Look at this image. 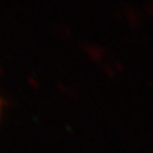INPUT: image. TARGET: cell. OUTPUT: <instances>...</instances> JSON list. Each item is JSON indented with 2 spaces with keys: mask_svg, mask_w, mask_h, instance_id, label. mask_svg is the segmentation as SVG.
<instances>
[{
  "mask_svg": "<svg viewBox=\"0 0 153 153\" xmlns=\"http://www.w3.org/2000/svg\"><path fill=\"white\" fill-rule=\"evenodd\" d=\"M0 112H1V103H0Z\"/></svg>",
  "mask_w": 153,
  "mask_h": 153,
  "instance_id": "cell-1",
  "label": "cell"
}]
</instances>
